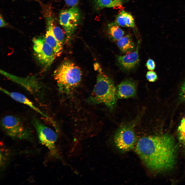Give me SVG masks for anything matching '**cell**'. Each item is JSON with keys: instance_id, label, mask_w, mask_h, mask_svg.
Wrapping results in <instances>:
<instances>
[{"instance_id": "cell-1", "label": "cell", "mask_w": 185, "mask_h": 185, "mask_svg": "<svg viewBox=\"0 0 185 185\" xmlns=\"http://www.w3.org/2000/svg\"><path fill=\"white\" fill-rule=\"evenodd\" d=\"M135 150L146 167L154 172L169 171L175 163L177 146L173 137L168 134L142 137Z\"/></svg>"}, {"instance_id": "cell-2", "label": "cell", "mask_w": 185, "mask_h": 185, "mask_svg": "<svg viewBox=\"0 0 185 185\" xmlns=\"http://www.w3.org/2000/svg\"><path fill=\"white\" fill-rule=\"evenodd\" d=\"M98 73L92 91L88 99L92 104H103L110 109L115 107L116 103V89L112 79L104 74L101 68H98Z\"/></svg>"}, {"instance_id": "cell-3", "label": "cell", "mask_w": 185, "mask_h": 185, "mask_svg": "<svg viewBox=\"0 0 185 185\" xmlns=\"http://www.w3.org/2000/svg\"><path fill=\"white\" fill-rule=\"evenodd\" d=\"M82 75L80 68L69 60L63 62L53 73L59 90L65 93L70 92L79 84Z\"/></svg>"}, {"instance_id": "cell-4", "label": "cell", "mask_w": 185, "mask_h": 185, "mask_svg": "<svg viewBox=\"0 0 185 185\" xmlns=\"http://www.w3.org/2000/svg\"><path fill=\"white\" fill-rule=\"evenodd\" d=\"M2 130L8 136L13 138H29L31 133L18 117L13 115L3 117L1 121Z\"/></svg>"}, {"instance_id": "cell-5", "label": "cell", "mask_w": 185, "mask_h": 185, "mask_svg": "<svg viewBox=\"0 0 185 185\" xmlns=\"http://www.w3.org/2000/svg\"><path fill=\"white\" fill-rule=\"evenodd\" d=\"M35 55L43 70L45 71L51 65L57 56L52 48L46 42L44 36L33 39Z\"/></svg>"}, {"instance_id": "cell-6", "label": "cell", "mask_w": 185, "mask_h": 185, "mask_svg": "<svg viewBox=\"0 0 185 185\" xmlns=\"http://www.w3.org/2000/svg\"><path fill=\"white\" fill-rule=\"evenodd\" d=\"M32 123L41 143L48 149L52 155L57 156L56 142L57 137L55 132L37 119H33Z\"/></svg>"}, {"instance_id": "cell-7", "label": "cell", "mask_w": 185, "mask_h": 185, "mask_svg": "<svg viewBox=\"0 0 185 185\" xmlns=\"http://www.w3.org/2000/svg\"><path fill=\"white\" fill-rule=\"evenodd\" d=\"M114 139L117 148L123 152L132 149L136 141L132 126L126 124L121 125L118 128L115 132Z\"/></svg>"}, {"instance_id": "cell-8", "label": "cell", "mask_w": 185, "mask_h": 185, "mask_svg": "<svg viewBox=\"0 0 185 185\" xmlns=\"http://www.w3.org/2000/svg\"><path fill=\"white\" fill-rule=\"evenodd\" d=\"M80 12L76 6L60 12L59 23L65 32L66 39L70 40L80 21Z\"/></svg>"}, {"instance_id": "cell-9", "label": "cell", "mask_w": 185, "mask_h": 185, "mask_svg": "<svg viewBox=\"0 0 185 185\" xmlns=\"http://www.w3.org/2000/svg\"><path fill=\"white\" fill-rule=\"evenodd\" d=\"M44 16L46 24V31L45 36V41L53 49L57 57L60 56L62 54L63 45L56 39L52 30V21L53 16L51 11L47 9L44 12Z\"/></svg>"}, {"instance_id": "cell-10", "label": "cell", "mask_w": 185, "mask_h": 185, "mask_svg": "<svg viewBox=\"0 0 185 185\" xmlns=\"http://www.w3.org/2000/svg\"><path fill=\"white\" fill-rule=\"evenodd\" d=\"M139 42L137 45L136 50L132 52L123 56H117V63L122 70L130 71L135 68L139 62L138 55Z\"/></svg>"}, {"instance_id": "cell-11", "label": "cell", "mask_w": 185, "mask_h": 185, "mask_svg": "<svg viewBox=\"0 0 185 185\" xmlns=\"http://www.w3.org/2000/svg\"><path fill=\"white\" fill-rule=\"evenodd\" d=\"M137 85L131 79H127L122 81L116 89L117 98L126 99L133 97L136 93Z\"/></svg>"}, {"instance_id": "cell-12", "label": "cell", "mask_w": 185, "mask_h": 185, "mask_svg": "<svg viewBox=\"0 0 185 185\" xmlns=\"http://www.w3.org/2000/svg\"><path fill=\"white\" fill-rule=\"evenodd\" d=\"M0 89L3 92L10 96L14 100L27 105L43 116L49 119V118L47 116L43 113L24 95L17 92L10 91L2 88H1Z\"/></svg>"}, {"instance_id": "cell-13", "label": "cell", "mask_w": 185, "mask_h": 185, "mask_svg": "<svg viewBox=\"0 0 185 185\" xmlns=\"http://www.w3.org/2000/svg\"><path fill=\"white\" fill-rule=\"evenodd\" d=\"M112 23L125 27L133 28L135 26L133 16L130 13L124 11H122L119 13L114 22Z\"/></svg>"}, {"instance_id": "cell-14", "label": "cell", "mask_w": 185, "mask_h": 185, "mask_svg": "<svg viewBox=\"0 0 185 185\" xmlns=\"http://www.w3.org/2000/svg\"><path fill=\"white\" fill-rule=\"evenodd\" d=\"M117 46L121 51L125 53H130L135 48V45L131 36L127 35L117 41Z\"/></svg>"}, {"instance_id": "cell-15", "label": "cell", "mask_w": 185, "mask_h": 185, "mask_svg": "<svg viewBox=\"0 0 185 185\" xmlns=\"http://www.w3.org/2000/svg\"><path fill=\"white\" fill-rule=\"evenodd\" d=\"M124 0H94L95 6L98 10L122 6Z\"/></svg>"}, {"instance_id": "cell-16", "label": "cell", "mask_w": 185, "mask_h": 185, "mask_svg": "<svg viewBox=\"0 0 185 185\" xmlns=\"http://www.w3.org/2000/svg\"><path fill=\"white\" fill-rule=\"evenodd\" d=\"M108 32L112 39L117 41L122 38L124 34V31L119 26L112 23L108 25Z\"/></svg>"}, {"instance_id": "cell-17", "label": "cell", "mask_w": 185, "mask_h": 185, "mask_svg": "<svg viewBox=\"0 0 185 185\" xmlns=\"http://www.w3.org/2000/svg\"><path fill=\"white\" fill-rule=\"evenodd\" d=\"M52 27L53 32L55 38L63 45L65 40L64 34L61 29L56 24L53 17L52 21Z\"/></svg>"}, {"instance_id": "cell-18", "label": "cell", "mask_w": 185, "mask_h": 185, "mask_svg": "<svg viewBox=\"0 0 185 185\" xmlns=\"http://www.w3.org/2000/svg\"><path fill=\"white\" fill-rule=\"evenodd\" d=\"M178 136L180 142L185 148V118L182 120L178 128Z\"/></svg>"}, {"instance_id": "cell-19", "label": "cell", "mask_w": 185, "mask_h": 185, "mask_svg": "<svg viewBox=\"0 0 185 185\" xmlns=\"http://www.w3.org/2000/svg\"><path fill=\"white\" fill-rule=\"evenodd\" d=\"M146 77L147 80L150 82H154L158 79L156 74L152 70L149 71L147 72Z\"/></svg>"}, {"instance_id": "cell-20", "label": "cell", "mask_w": 185, "mask_h": 185, "mask_svg": "<svg viewBox=\"0 0 185 185\" xmlns=\"http://www.w3.org/2000/svg\"><path fill=\"white\" fill-rule=\"evenodd\" d=\"M146 66L149 70H153L155 68V62L153 59H149L147 61Z\"/></svg>"}, {"instance_id": "cell-21", "label": "cell", "mask_w": 185, "mask_h": 185, "mask_svg": "<svg viewBox=\"0 0 185 185\" xmlns=\"http://www.w3.org/2000/svg\"><path fill=\"white\" fill-rule=\"evenodd\" d=\"M66 4L68 5L71 7L76 6L79 0H64Z\"/></svg>"}, {"instance_id": "cell-22", "label": "cell", "mask_w": 185, "mask_h": 185, "mask_svg": "<svg viewBox=\"0 0 185 185\" xmlns=\"http://www.w3.org/2000/svg\"><path fill=\"white\" fill-rule=\"evenodd\" d=\"M180 95L182 99L185 101V82L181 87Z\"/></svg>"}, {"instance_id": "cell-23", "label": "cell", "mask_w": 185, "mask_h": 185, "mask_svg": "<svg viewBox=\"0 0 185 185\" xmlns=\"http://www.w3.org/2000/svg\"><path fill=\"white\" fill-rule=\"evenodd\" d=\"M0 27H3L6 26L7 25V24L4 20L2 15L1 14L0 15Z\"/></svg>"}]
</instances>
